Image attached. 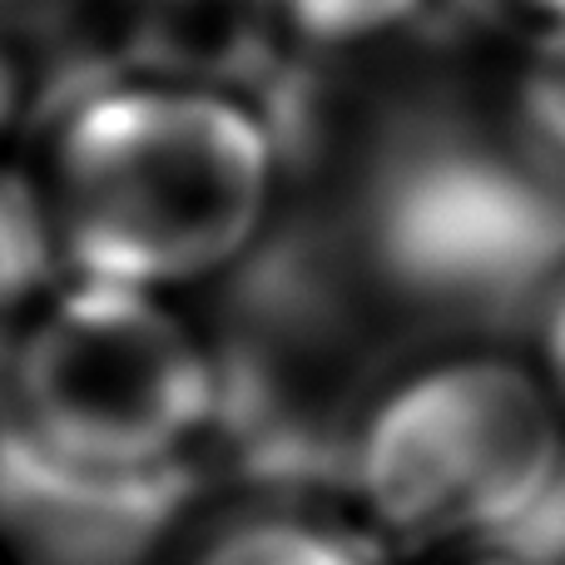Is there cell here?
I'll list each match as a JSON object with an SVG mask.
<instances>
[{
  "instance_id": "2",
  "label": "cell",
  "mask_w": 565,
  "mask_h": 565,
  "mask_svg": "<svg viewBox=\"0 0 565 565\" xmlns=\"http://www.w3.org/2000/svg\"><path fill=\"white\" fill-rule=\"evenodd\" d=\"M10 447L60 477L159 487L209 441L224 372L174 292L70 274L20 318Z\"/></svg>"
},
{
  "instance_id": "8",
  "label": "cell",
  "mask_w": 565,
  "mask_h": 565,
  "mask_svg": "<svg viewBox=\"0 0 565 565\" xmlns=\"http://www.w3.org/2000/svg\"><path fill=\"white\" fill-rule=\"evenodd\" d=\"M531 119L546 129V139L565 149V30H546V50L531 75Z\"/></svg>"
},
{
  "instance_id": "3",
  "label": "cell",
  "mask_w": 565,
  "mask_h": 565,
  "mask_svg": "<svg viewBox=\"0 0 565 565\" xmlns=\"http://www.w3.org/2000/svg\"><path fill=\"white\" fill-rule=\"evenodd\" d=\"M352 516L387 551L526 531L565 477V412L536 362L451 352L397 377L348 441Z\"/></svg>"
},
{
  "instance_id": "6",
  "label": "cell",
  "mask_w": 565,
  "mask_h": 565,
  "mask_svg": "<svg viewBox=\"0 0 565 565\" xmlns=\"http://www.w3.org/2000/svg\"><path fill=\"white\" fill-rule=\"evenodd\" d=\"M60 238L40 174L0 159V322L25 318L55 288Z\"/></svg>"
},
{
  "instance_id": "10",
  "label": "cell",
  "mask_w": 565,
  "mask_h": 565,
  "mask_svg": "<svg viewBox=\"0 0 565 565\" xmlns=\"http://www.w3.org/2000/svg\"><path fill=\"white\" fill-rule=\"evenodd\" d=\"M511 10H521L526 20H536L541 30H565V0H507Z\"/></svg>"
},
{
  "instance_id": "4",
  "label": "cell",
  "mask_w": 565,
  "mask_h": 565,
  "mask_svg": "<svg viewBox=\"0 0 565 565\" xmlns=\"http://www.w3.org/2000/svg\"><path fill=\"white\" fill-rule=\"evenodd\" d=\"M392 551L358 516L264 501L209 521L179 565H387Z\"/></svg>"
},
{
  "instance_id": "9",
  "label": "cell",
  "mask_w": 565,
  "mask_h": 565,
  "mask_svg": "<svg viewBox=\"0 0 565 565\" xmlns=\"http://www.w3.org/2000/svg\"><path fill=\"white\" fill-rule=\"evenodd\" d=\"M541 377H546L551 397L561 402L565 412V288L551 298V312H546V328H541V358H536Z\"/></svg>"
},
{
  "instance_id": "1",
  "label": "cell",
  "mask_w": 565,
  "mask_h": 565,
  "mask_svg": "<svg viewBox=\"0 0 565 565\" xmlns=\"http://www.w3.org/2000/svg\"><path fill=\"white\" fill-rule=\"evenodd\" d=\"M35 174L70 274L184 292L254 254L282 169L224 85L129 75L60 115Z\"/></svg>"
},
{
  "instance_id": "5",
  "label": "cell",
  "mask_w": 565,
  "mask_h": 565,
  "mask_svg": "<svg viewBox=\"0 0 565 565\" xmlns=\"http://www.w3.org/2000/svg\"><path fill=\"white\" fill-rule=\"evenodd\" d=\"M119 40L129 50H159L145 75L209 79L228 50L248 40V25L264 20L258 0H109Z\"/></svg>"
},
{
  "instance_id": "7",
  "label": "cell",
  "mask_w": 565,
  "mask_h": 565,
  "mask_svg": "<svg viewBox=\"0 0 565 565\" xmlns=\"http://www.w3.org/2000/svg\"><path fill=\"white\" fill-rule=\"evenodd\" d=\"M264 15L312 40H362L407 20L417 0H258Z\"/></svg>"
}]
</instances>
